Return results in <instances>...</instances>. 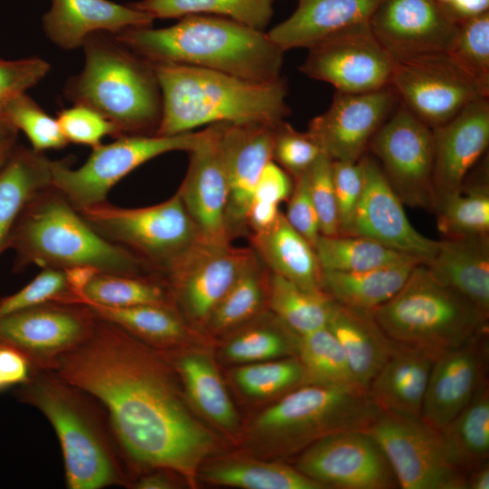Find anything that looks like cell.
Listing matches in <instances>:
<instances>
[{
  "label": "cell",
  "mask_w": 489,
  "mask_h": 489,
  "mask_svg": "<svg viewBox=\"0 0 489 489\" xmlns=\"http://www.w3.org/2000/svg\"><path fill=\"white\" fill-rule=\"evenodd\" d=\"M53 371L102 406L129 462L195 484L214 437L188 412L168 368L143 341L98 318L91 336L61 357Z\"/></svg>",
  "instance_id": "obj_1"
},
{
  "label": "cell",
  "mask_w": 489,
  "mask_h": 489,
  "mask_svg": "<svg viewBox=\"0 0 489 489\" xmlns=\"http://www.w3.org/2000/svg\"><path fill=\"white\" fill-rule=\"evenodd\" d=\"M113 35L150 62L194 66L257 82L282 78L284 52L264 31L228 18L191 14L169 27L130 28Z\"/></svg>",
  "instance_id": "obj_2"
},
{
  "label": "cell",
  "mask_w": 489,
  "mask_h": 489,
  "mask_svg": "<svg viewBox=\"0 0 489 489\" xmlns=\"http://www.w3.org/2000/svg\"><path fill=\"white\" fill-rule=\"evenodd\" d=\"M17 398L53 426L62 451L70 489L129 485L128 459L102 406L53 370H35Z\"/></svg>",
  "instance_id": "obj_3"
},
{
  "label": "cell",
  "mask_w": 489,
  "mask_h": 489,
  "mask_svg": "<svg viewBox=\"0 0 489 489\" xmlns=\"http://www.w3.org/2000/svg\"><path fill=\"white\" fill-rule=\"evenodd\" d=\"M151 63L162 95L157 135L182 134L216 122L278 124L290 113L283 77L257 82L194 66Z\"/></svg>",
  "instance_id": "obj_4"
},
{
  "label": "cell",
  "mask_w": 489,
  "mask_h": 489,
  "mask_svg": "<svg viewBox=\"0 0 489 489\" xmlns=\"http://www.w3.org/2000/svg\"><path fill=\"white\" fill-rule=\"evenodd\" d=\"M82 47L84 65L68 79L65 98L103 116L120 136L156 134L162 95L152 63L109 33L91 34Z\"/></svg>",
  "instance_id": "obj_5"
},
{
  "label": "cell",
  "mask_w": 489,
  "mask_h": 489,
  "mask_svg": "<svg viewBox=\"0 0 489 489\" xmlns=\"http://www.w3.org/2000/svg\"><path fill=\"white\" fill-rule=\"evenodd\" d=\"M22 216L13 240L24 263L62 270L91 267L128 275L158 273L131 252L100 235L52 187L37 194Z\"/></svg>",
  "instance_id": "obj_6"
},
{
  "label": "cell",
  "mask_w": 489,
  "mask_h": 489,
  "mask_svg": "<svg viewBox=\"0 0 489 489\" xmlns=\"http://www.w3.org/2000/svg\"><path fill=\"white\" fill-rule=\"evenodd\" d=\"M372 315L393 341L434 360L488 332L489 316L437 282L425 264H417L400 290Z\"/></svg>",
  "instance_id": "obj_7"
},
{
  "label": "cell",
  "mask_w": 489,
  "mask_h": 489,
  "mask_svg": "<svg viewBox=\"0 0 489 489\" xmlns=\"http://www.w3.org/2000/svg\"><path fill=\"white\" fill-rule=\"evenodd\" d=\"M381 412L369 391L304 384L262 412L254 427L290 454L331 434L366 431Z\"/></svg>",
  "instance_id": "obj_8"
},
{
  "label": "cell",
  "mask_w": 489,
  "mask_h": 489,
  "mask_svg": "<svg viewBox=\"0 0 489 489\" xmlns=\"http://www.w3.org/2000/svg\"><path fill=\"white\" fill-rule=\"evenodd\" d=\"M78 212L100 235L131 252L161 274L199 238L178 191L149 206L125 208L104 201Z\"/></svg>",
  "instance_id": "obj_9"
},
{
  "label": "cell",
  "mask_w": 489,
  "mask_h": 489,
  "mask_svg": "<svg viewBox=\"0 0 489 489\" xmlns=\"http://www.w3.org/2000/svg\"><path fill=\"white\" fill-rule=\"evenodd\" d=\"M198 137L199 131L118 137L110 144L93 148L78 168H72L63 161H53L52 187L77 210L102 203L109 191L138 167L168 152H188Z\"/></svg>",
  "instance_id": "obj_10"
},
{
  "label": "cell",
  "mask_w": 489,
  "mask_h": 489,
  "mask_svg": "<svg viewBox=\"0 0 489 489\" xmlns=\"http://www.w3.org/2000/svg\"><path fill=\"white\" fill-rule=\"evenodd\" d=\"M403 489H467V474L448 458L437 429L421 418L381 412L366 430Z\"/></svg>",
  "instance_id": "obj_11"
},
{
  "label": "cell",
  "mask_w": 489,
  "mask_h": 489,
  "mask_svg": "<svg viewBox=\"0 0 489 489\" xmlns=\"http://www.w3.org/2000/svg\"><path fill=\"white\" fill-rule=\"evenodd\" d=\"M368 149L403 204L434 210V139L427 123L402 105L376 131Z\"/></svg>",
  "instance_id": "obj_12"
},
{
  "label": "cell",
  "mask_w": 489,
  "mask_h": 489,
  "mask_svg": "<svg viewBox=\"0 0 489 489\" xmlns=\"http://www.w3.org/2000/svg\"><path fill=\"white\" fill-rule=\"evenodd\" d=\"M388 86L431 129L489 96L446 53L395 62Z\"/></svg>",
  "instance_id": "obj_13"
},
{
  "label": "cell",
  "mask_w": 489,
  "mask_h": 489,
  "mask_svg": "<svg viewBox=\"0 0 489 489\" xmlns=\"http://www.w3.org/2000/svg\"><path fill=\"white\" fill-rule=\"evenodd\" d=\"M97 320L85 303L48 302L1 317L0 344L21 351L34 371L54 370L91 336Z\"/></svg>",
  "instance_id": "obj_14"
},
{
  "label": "cell",
  "mask_w": 489,
  "mask_h": 489,
  "mask_svg": "<svg viewBox=\"0 0 489 489\" xmlns=\"http://www.w3.org/2000/svg\"><path fill=\"white\" fill-rule=\"evenodd\" d=\"M254 255L251 247L212 243L199 237L169 264L162 275L186 316L206 325Z\"/></svg>",
  "instance_id": "obj_15"
},
{
  "label": "cell",
  "mask_w": 489,
  "mask_h": 489,
  "mask_svg": "<svg viewBox=\"0 0 489 489\" xmlns=\"http://www.w3.org/2000/svg\"><path fill=\"white\" fill-rule=\"evenodd\" d=\"M308 50L300 71L331 84L336 91L363 93L389 84L395 61L377 40L369 22L340 31Z\"/></svg>",
  "instance_id": "obj_16"
},
{
  "label": "cell",
  "mask_w": 489,
  "mask_h": 489,
  "mask_svg": "<svg viewBox=\"0 0 489 489\" xmlns=\"http://www.w3.org/2000/svg\"><path fill=\"white\" fill-rule=\"evenodd\" d=\"M296 468L324 488L399 487L382 448L364 430L339 432L315 441L302 450Z\"/></svg>",
  "instance_id": "obj_17"
},
{
  "label": "cell",
  "mask_w": 489,
  "mask_h": 489,
  "mask_svg": "<svg viewBox=\"0 0 489 489\" xmlns=\"http://www.w3.org/2000/svg\"><path fill=\"white\" fill-rule=\"evenodd\" d=\"M369 24L395 62L447 53L459 27L436 0H381Z\"/></svg>",
  "instance_id": "obj_18"
},
{
  "label": "cell",
  "mask_w": 489,
  "mask_h": 489,
  "mask_svg": "<svg viewBox=\"0 0 489 489\" xmlns=\"http://www.w3.org/2000/svg\"><path fill=\"white\" fill-rule=\"evenodd\" d=\"M222 124L213 123L199 131L177 189L199 237L218 244L231 243L225 219L228 177L221 144Z\"/></svg>",
  "instance_id": "obj_19"
},
{
  "label": "cell",
  "mask_w": 489,
  "mask_h": 489,
  "mask_svg": "<svg viewBox=\"0 0 489 489\" xmlns=\"http://www.w3.org/2000/svg\"><path fill=\"white\" fill-rule=\"evenodd\" d=\"M396 101L389 86L363 93L336 91L328 110L310 121L307 131L332 161H358Z\"/></svg>",
  "instance_id": "obj_20"
},
{
  "label": "cell",
  "mask_w": 489,
  "mask_h": 489,
  "mask_svg": "<svg viewBox=\"0 0 489 489\" xmlns=\"http://www.w3.org/2000/svg\"><path fill=\"white\" fill-rule=\"evenodd\" d=\"M361 161L364 185L351 235L372 239L423 264L428 263L436 254L439 241L427 237L411 225L402 201L377 160L364 154Z\"/></svg>",
  "instance_id": "obj_21"
},
{
  "label": "cell",
  "mask_w": 489,
  "mask_h": 489,
  "mask_svg": "<svg viewBox=\"0 0 489 489\" xmlns=\"http://www.w3.org/2000/svg\"><path fill=\"white\" fill-rule=\"evenodd\" d=\"M276 125L263 122L222 124L221 144L228 177L225 219L231 240L248 234L246 215L260 174L272 160Z\"/></svg>",
  "instance_id": "obj_22"
},
{
  "label": "cell",
  "mask_w": 489,
  "mask_h": 489,
  "mask_svg": "<svg viewBox=\"0 0 489 489\" xmlns=\"http://www.w3.org/2000/svg\"><path fill=\"white\" fill-rule=\"evenodd\" d=\"M488 332L436 359L426 389L421 419L441 429L488 379Z\"/></svg>",
  "instance_id": "obj_23"
},
{
  "label": "cell",
  "mask_w": 489,
  "mask_h": 489,
  "mask_svg": "<svg viewBox=\"0 0 489 489\" xmlns=\"http://www.w3.org/2000/svg\"><path fill=\"white\" fill-rule=\"evenodd\" d=\"M432 130V186L436 206L441 199L462 187L468 171L487 149L488 98L468 104L453 119Z\"/></svg>",
  "instance_id": "obj_24"
},
{
  "label": "cell",
  "mask_w": 489,
  "mask_h": 489,
  "mask_svg": "<svg viewBox=\"0 0 489 489\" xmlns=\"http://www.w3.org/2000/svg\"><path fill=\"white\" fill-rule=\"evenodd\" d=\"M153 18L129 5L109 0H52L43 16L48 39L58 47H82L85 39L98 32L116 34L130 28L152 26Z\"/></svg>",
  "instance_id": "obj_25"
},
{
  "label": "cell",
  "mask_w": 489,
  "mask_h": 489,
  "mask_svg": "<svg viewBox=\"0 0 489 489\" xmlns=\"http://www.w3.org/2000/svg\"><path fill=\"white\" fill-rule=\"evenodd\" d=\"M294 13L267 34L283 52L309 49L323 39L369 21L381 0H298Z\"/></svg>",
  "instance_id": "obj_26"
},
{
  "label": "cell",
  "mask_w": 489,
  "mask_h": 489,
  "mask_svg": "<svg viewBox=\"0 0 489 489\" xmlns=\"http://www.w3.org/2000/svg\"><path fill=\"white\" fill-rule=\"evenodd\" d=\"M431 275L489 316L488 235L444 238L425 264Z\"/></svg>",
  "instance_id": "obj_27"
},
{
  "label": "cell",
  "mask_w": 489,
  "mask_h": 489,
  "mask_svg": "<svg viewBox=\"0 0 489 489\" xmlns=\"http://www.w3.org/2000/svg\"><path fill=\"white\" fill-rule=\"evenodd\" d=\"M327 328L342 347L356 382L368 391L398 344L385 334L372 312L350 308L334 301Z\"/></svg>",
  "instance_id": "obj_28"
},
{
  "label": "cell",
  "mask_w": 489,
  "mask_h": 489,
  "mask_svg": "<svg viewBox=\"0 0 489 489\" xmlns=\"http://www.w3.org/2000/svg\"><path fill=\"white\" fill-rule=\"evenodd\" d=\"M434 360L426 353L398 345L373 379L369 393L387 414L421 418V411Z\"/></svg>",
  "instance_id": "obj_29"
},
{
  "label": "cell",
  "mask_w": 489,
  "mask_h": 489,
  "mask_svg": "<svg viewBox=\"0 0 489 489\" xmlns=\"http://www.w3.org/2000/svg\"><path fill=\"white\" fill-rule=\"evenodd\" d=\"M251 248L271 272L303 289L322 291L321 268L314 247L286 220L284 214L268 229L249 235Z\"/></svg>",
  "instance_id": "obj_30"
},
{
  "label": "cell",
  "mask_w": 489,
  "mask_h": 489,
  "mask_svg": "<svg viewBox=\"0 0 489 489\" xmlns=\"http://www.w3.org/2000/svg\"><path fill=\"white\" fill-rule=\"evenodd\" d=\"M52 163L42 152L20 149L0 168V252L27 204L52 187Z\"/></svg>",
  "instance_id": "obj_31"
},
{
  "label": "cell",
  "mask_w": 489,
  "mask_h": 489,
  "mask_svg": "<svg viewBox=\"0 0 489 489\" xmlns=\"http://www.w3.org/2000/svg\"><path fill=\"white\" fill-rule=\"evenodd\" d=\"M418 264L409 261L361 272L322 271L321 288L339 304L372 312L400 290Z\"/></svg>",
  "instance_id": "obj_32"
},
{
  "label": "cell",
  "mask_w": 489,
  "mask_h": 489,
  "mask_svg": "<svg viewBox=\"0 0 489 489\" xmlns=\"http://www.w3.org/2000/svg\"><path fill=\"white\" fill-rule=\"evenodd\" d=\"M438 432L448 458L465 473L488 461V379L481 384L469 403Z\"/></svg>",
  "instance_id": "obj_33"
},
{
  "label": "cell",
  "mask_w": 489,
  "mask_h": 489,
  "mask_svg": "<svg viewBox=\"0 0 489 489\" xmlns=\"http://www.w3.org/2000/svg\"><path fill=\"white\" fill-rule=\"evenodd\" d=\"M175 366L197 409L219 427L235 430L238 423L236 411L209 356L187 353L176 360Z\"/></svg>",
  "instance_id": "obj_34"
},
{
  "label": "cell",
  "mask_w": 489,
  "mask_h": 489,
  "mask_svg": "<svg viewBox=\"0 0 489 489\" xmlns=\"http://www.w3.org/2000/svg\"><path fill=\"white\" fill-rule=\"evenodd\" d=\"M266 301L273 313L300 336L327 327L333 300L309 291L266 268Z\"/></svg>",
  "instance_id": "obj_35"
},
{
  "label": "cell",
  "mask_w": 489,
  "mask_h": 489,
  "mask_svg": "<svg viewBox=\"0 0 489 489\" xmlns=\"http://www.w3.org/2000/svg\"><path fill=\"white\" fill-rule=\"evenodd\" d=\"M158 274L128 275L97 272L84 287L81 302L108 307L155 304L172 306L167 282Z\"/></svg>",
  "instance_id": "obj_36"
},
{
  "label": "cell",
  "mask_w": 489,
  "mask_h": 489,
  "mask_svg": "<svg viewBox=\"0 0 489 489\" xmlns=\"http://www.w3.org/2000/svg\"><path fill=\"white\" fill-rule=\"evenodd\" d=\"M273 0H142L128 4L153 19L191 14L220 16L264 31L273 13Z\"/></svg>",
  "instance_id": "obj_37"
},
{
  "label": "cell",
  "mask_w": 489,
  "mask_h": 489,
  "mask_svg": "<svg viewBox=\"0 0 489 489\" xmlns=\"http://www.w3.org/2000/svg\"><path fill=\"white\" fill-rule=\"evenodd\" d=\"M214 484L244 489H322L297 468L280 463L257 460H228L214 464L202 472Z\"/></svg>",
  "instance_id": "obj_38"
},
{
  "label": "cell",
  "mask_w": 489,
  "mask_h": 489,
  "mask_svg": "<svg viewBox=\"0 0 489 489\" xmlns=\"http://www.w3.org/2000/svg\"><path fill=\"white\" fill-rule=\"evenodd\" d=\"M314 250L321 271L361 272L409 261L420 262L359 235H321Z\"/></svg>",
  "instance_id": "obj_39"
},
{
  "label": "cell",
  "mask_w": 489,
  "mask_h": 489,
  "mask_svg": "<svg viewBox=\"0 0 489 489\" xmlns=\"http://www.w3.org/2000/svg\"><path fill=\"white\" fill-rule=\"evenodd\" d=\"M297 355L303 385L367 391L356 382L342 347L327 327L300 336Z\"/></svg>",
  "instance_id": "obj_40"
},
{
  "label": "cell",
  "mask_w": 489,
  "mask_h": 489,
  "mask_svg": "<svg viewBox=\"0 0 489 489\" xmlns=\"http://www.w3.org/2000/svg\"><path fill=\"white\" fill-rule=\"evenodd\" d=\"M94 314L114 323L139 340L169 346L183 340L187 328L172 306L139 305L132 307H108L86 304Z\"/></svg>",
  "instance_id": "obj_41"
},
{
  "label": "cell",
  "mask_w": 489,
  "mask_h": 489,
  "mask_svg": "<svg viewBox=\"0 0 489 489\" xmlns=\"http://www.w3.org/2000/svg\"><path fill=\"white\" fill-rule=\"evenodd\" d=\"M266 298V267L254 253L253 259L217 303L206 325L224 331L254 319Z\"/></svg>",
  "instance_id": "obj_42"
},
{
  "label": "cell",
  "mask_w": 489,
  "mask_h": 489,
  "mask_svg": "<svg viewBox=\"0 0 489 489\" xmlns=\"http://www.w3.org/2000/svg\"><path fill=\"white\" fill-rule=\"evenodd\" d=\"M434 211L438 231L445 238L488 235V185L464 183L458 191L437 202Z\"/></svg>",
  "instance_id": "obj_43"
},
{
  "label": "cell",
  "mask_w": 489,
  "mask_h": 489,
  "mask_svg": "<svg viewBox=\"0 0 489 489\" xmlns=\"http://www.w3.org/2000/svg\"><path fill=\"white\" fill-rule=\"evenodd\" d=\"M299 339L300 335L275 316L273 322L242 331L226 344L225 354L236 362L270 360L292 352L297 354Z\"/></svg>",
  "instance_id": "obj_44"
},
{
  "label": "cell",
  "mask_w": 489,
  "mask_h": 489,
  "mask_svg": "<svg viewBox=\"0 0 489 489\" xmlns=\"http://www.w3.org/2000/svg\"><path fill=\"white\" fill-rule=\"evenodd\" d=\"M446 53L489 94V12L460 22Z\"/></svg>",
  "instance_id": "obj_45"
},
{
  "label": "cell",
  "mask_w": 489,
  "mask_h": 489,
  "mask_svg": "<svg viewBox=\"0 0 489 489\" xmlns=\"http://www.w3.org/2000/svg\"><path fill=\"white\" fill-rule=\"evenodd\" d=\"M0 117L15 130H22L37 152L62 149L68 143L57 120L48 115L26 93L11 101L0 111Z\"/></svg>",
  "instance_id": "obj_46"
},
{
  "label": "cell",
  "mask_w": 489,
  "mask_h": 489,
  "mask_svg": "<svg viewBox=\"0 0 489 489\" xmlns=\"http://www.w3.org/2000/svg\"><path fill=\"white\" fill-rule=\"evenodd\" d=\"M234 379L245 394L270 397L303 384V369L298 358L270 360L237 369Z\"/></svg>",
  "instance_id": "obj_47"
},
{
  "label": "cell",
  "mask_w": 489,
  "mask_h": 489,
  "mask_svg": "<svg viewBox=\"0 0 489 489\" xmlns=\"http://www.w3.org/2000/svg\"><path fill=\"white\" fill-rule=\"evenodd\" d=\"M53 301L77 302L71 292L65 271L43 268L24 287L0 300V318Z\"/></svg>",
  "instance_id": "obj_48"
},
{
  "label": "cell",
  "mask_w": 489,
  "mask_h": 489,
  "mask_svg": "<svg viewBox=\"0 0 489 489\" xmlns=\"http://www.w3.org/2000/svg\"><path fill=\"white\" fill-rule=\"evenodd\" d=\"M321 153L309 131H298L284 120L274 127L272 159L292 179L307 171Z\"/></svg>",
  "instance_id": "obj_49"
},
{
  "label": "cell",
  "mask_w": 489,
  "mask_h": 489,
  "mask_svg": "<svg viewBox=\"0 0 489 489\" xmlns=\"http://www.w3.org/2000/svg\"><path fill=\"white\" fill-rule=\"evenodd\" d=\"M332 177L337 206L338 235H351L364 185L361 158L355 162L332 161Z\"/></svg>",
  "instance_id": "obj_50"
},
{
  "label": "cell",
  "mask_w": 489,
  "mask_h": 489,
  "mask_svg": "<svg viewBox=\"0 0 489 489\" xmlns=\"http://www.w3.org/2000/svg\"><path fill=\"white\" fill-rule=\"evenodd\" d=\"M309 192L322 235H338V216L332 177V160L323 152L305 171Z\"/></svg>",
  "instance_id": "obj_51"
},
{
  "label": "cell",
  "mask_w": 489,
  "mask_h": 489,
  "mask_svg": "<svg viewBox=\"0 0 489 489\" xmlns=\"http://www.w3.org/2000/svg\"><path fill=\"white\" fill-rule=\"evenodd\" d=\"M61 130L68 142L95 148L103 137H120L115 126L95 110L73 105L62 110L56 118Z\"/></svg>",
  "instance_id": "obj_52"
},
{
  "label": "cell",
  "mask_w": 489,
  "mask_h": 489,
  "mask_svg": "<svg viewBox=\"0 0 489 489\" xmlns=\"http://www.w3.org/2000/svg\"><path fill=\"white\" fill-rule=\"evenodd\" d=\"M50 64L38 57L20 60L0 58V111L14 99L40 82Z\"/></svg>",
  "instance_id": "obj_53"
},
{
  "label": "cell",
  "mask_w": 489,
  "mask_h": 489,
  "mask_svg": "<svg viewBox=\"0 0 489 489\" xmlns=\"http://www.w3.org/2000/svg\"><path fill=\"white\" fill-rule=\"evenodd\" d=\"M284 216L291 226L313 247L321 235L318 215L312 203L305 172L293 178Z\"/></svg>",
  "instance_id": "obj_54"
},
{
  "label": "cell",
  "mask_w": 489,
  "mask_h": 489,
  "mask_svg": "<svg viewBox=\"0 0 489 489\" xmlns=\"http://www.w3.org/2000/svg\"><path fill=\"white\" fill-rule=\"evenodd\" d=\"M292 187V177L272 159L265 165L260 174L253 201L257 200L279 205L288 200Z\"/></svg>",
  "instance_id": "obj_55"
},
{
  "label": "cell",
  "mask_w": 489,
  "mask_h": 489,
  "mask_svg": "<svg viewBox=\"0 0 489 489\" xmlns=\"http://www.w3.org/2000/svg\"><path fill=\"white\" fill-rule=\"evenodd\" d=\"M33 372L29 360L21 351L0 344V391L26 383Z\"/></svg>",
  "instance_id": "obj_56"
},
{
  "label": "cell",
  "mask_w": 489,
  "mask_h": 489,
  "mask_svg": "<svg viewBox=\"0 0 489 489\" xmlns=\"http://www.w3.org/2000/svg\"><path fill=\"white\" fill-rule=\"evenodd\" d=\"M279 205L254 200L246 215V225L251 233L268 229L278 218L281 211ZM249 234V235H250Z\"/></svg>",
  "instance_id": "obj_57"
},
{
  "label": "cell",
  "mask_w": 489,
  "mask_h": 489,
  "mask_svg": "<svg viewBox=\"0 0 489 489\" xmlns=\"http://www.w3.org/2000/svg\"><path fill=\"white\" fill-rule=\"evenodd\" d=\"M458 23L488 12L489 0H436Z\"/></svg>",
  "instance_id": "obj_58"
},
{
  "label": "cell",
  "mask_w": 489,
  "mask_h": 489,
  "mask_svg": "<svg viewBox=\"0 0 489 489\" xmlns=\"http://www.w3.org/2000/svg\"><path fill=\"white\" fill-rule=\"evenodd\" d=\"M138 478L133 484V487L138 489H171L174 483L169 478L167 470L158 469Z\"/></svg>",
  "instance_id": "obj_59"
},
{
  "label": "cell",
  "mask_w": 489,
  "mask_h": 489,
  "mask_svg": "<svg viewBox=\"0 0 489 489\" xmlns=\"http://www.w3.org/2000/svg\"><path fill=\"white\" fill-rule=\"evenodd\" d=\"M467 489H489L488 461L472 468L466 475Z\"/></svg>",
  "instance_id": "obj_60"
},
{
  "label": "cell",
  "mask_w": 489,
  "mask_h": 489,
  "mask_svg": "<svg viewBox=\"0 0 489 489\" xmlns=\"http://www.w3.org/2000/svg\"><path fill=\"white\" fill-rule=\"evenodd\" d=\"M12 138L13 136L0 139V168L5 162L6 156L12 143Z\"/></svg>",
  "instance_id": "obj_61"
},
{
  "label": "cell",
  "mask_w": 489,
  "mask_h": 489,
  "mask_svg": "<svg viewBox=\"0 0 489 489\" xmlns=\"http://www.w3.org/2000/svg\"><path fill=\"white\" fill-rule=\"evenodd\" d=\"M16 130L12 128L9 124H7L3 119L0 121V139L14 134Z\"/></svg>",
  "instance_id": "obj_62"
},
{
  "label": "cell",
  "mask_w": 489,
  "mask_h": 489,
  "mask_svg": "<svg viewBox=\"0 0 489 489\" xmlns=\"http://www.w3.org/2000/svg\"><path fill=\"white\" fill-rule=\"evenodd\" d=\"M2 120V118L0 117V121Z\"/></svg>",
  "instance_id": "obj_63"
}]
</instances>
